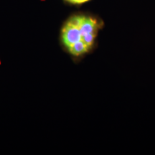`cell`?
I'll return each instance as SVG.
<instances>
[{"mask_svg": "<svg viewBox=\"0 0 155 155\" xmlns=\"http://www.w3.org/2000/svg\"><path fill=\"white\" fill-rule=\"evenodd\" d=\"M65 1L70 4H72V5H83V4L88 2L90 1V0H65Z\"/></svg>", "mask_w": 155, "mask_h": 155, "instance_id": "7a4b0ae2", "label": "cell"}, {"mask_svg": "<svg viewBox=\"0 0 155 155\" xmlns=\"http://www.w3.org/2000/svg\"><path fill=\"white\" fill-rule=\"evenodd\" d=\"M103 23L91 15H73L64 23L61 38L63 46L71 55L80 57L94 48Z\"/></svg>", "mask_w": 155, "mask_h": 155, "instance_id": "6da1fadb", "label": "cell"}]
</instances>
